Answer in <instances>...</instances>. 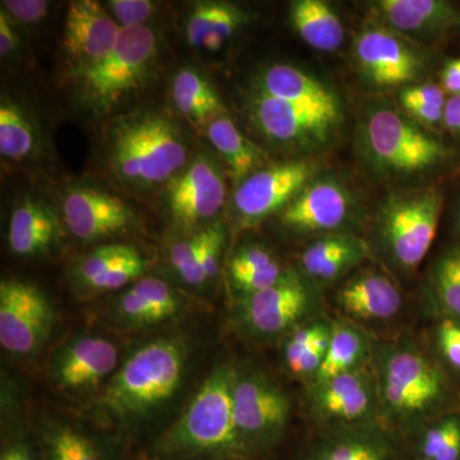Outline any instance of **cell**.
<instances>
[{"label": "cell", "instance_id": "1", "mask_svg": "<svg viewBox=\"0 0 460 460\" xmlns=\"http://www.w3.org/2000/svg\"><path fill=\"white\" fill-rule=\"evenodd\" d=\"M235 380L237 374L229 366L206 378L157 447L166 460H242L250 454L235 426Z\"/></svg>", "mask_w": 460, "mask_h": 460}, {"label": "cell", "instance_id": "2", "mask_svg": "<svg viewBox=\"0 0 460 460\" xmlns=\"http://www.w3.org/2000/svg\"><path fill=\"white\" fill-rule=\"evenodd\" d=\"M186 358V348L178 339H159L144 345L115 371L102 405L122 420L150 413L181 386Z\"/></svg>", "mask_w": 460, "mask_h": 460}, {"label": "cell", "instance_id": "3", "mask_svg": "<svg viewBox=\"0 0 460 460\" xmlns=\"http://www.w3.org/2000/svg\"><path fill=\"white\" fill-rule=\"evenodd\" d=\"M377 375L378 401L387 419L399 425H417L449 401L450 384L444 371L410 345L384 350Z\"/></svg>", "mask_w": 460, "mask_h": 460}, {"label": "cell", "instance_id": "4", "mask_svg": "<svg viewBox=\"0 0 460 460\" xmlns=\"http://www.w3.org/2000/svg\"><path fill=\"white\" fill-rule=\"evenodd\" d=\"M186 160V145L164 115H135L118 123L111 133V165L129 183H163L174 177Z\"/></svg>", "mask_w": 460, "mask_h": 460}, {"label": "cell", "instance_id": "5", "mask_svg": "<svg viewBox=\"0 0 460 460\" xmlns=\"http://www.w3.org/2000/svg\"><path fill=\"white\" fill-rule=\"evenodd\" d=\"M366 156L387 175L420 174L443 165L450 150L420 124L392 109L372 111L363 127Z\"/></svg>", "mask_w": 460, "mask_h": 460}, {"label": "cell", "instance_id": "6", "mask_svg": "<svg viewBox=\"0 0 460 460\" xmlns=\"http://www.w3.org/2000/svg\"><path fill=\"white\" fill-rule=\"evenodd\" d=\"M156 51L153 30L146 26L124 27L107 56L77 69L84 98L98 111H109L144 83Z\"/></svg>", "mask_w": 460, "mask_h": 460}, {"label": "cell", "instance_id": "7", "mask_svg": "<svg viewBox=\"0 0 460 460\" xmlns=\"http://www.w3.org/2000/svg\"><path fill=\"white\" fill-rule=\"evenodd\" d=\"M438 187L393 196L381 213V233L402 268L416 269L428 255L443 213Z\"/></svg>", "mask_w": 460, "mask_h": 460}, {"label": "cell", "instance_id": "8", "mask_svg": "<svg viewBox=\"0 0 460 460\" xmlns=\"http://www.w3.org/2000/svg\"><path fill=\"white\" fill-rule=\"evenodd\" d=\"M54 311L38 287L18 279L0 283V344L17 356L38 353L50 338Z\"/></svg>", "mask_w": 460, "mask_h": 460}, {"label": "cell", "instance_id": "9", "mask_svg": "<svg viewBox=\"0 0 460 460\" xmlns=\"http://www.w3.org/2000/svg\"><path fill=\"white\" fill-rule=\"evenodd\" d=\"M233 402L235 426L248 452L279 440L290 411L289 399L280 387L262 375L237 376Z\"/></svg>", "mask_w": 460, "mask_h": 460}, {"label": "cell", "instance_id": "10", "mask_svg": "<svg viewBox=\"0 0 460 460\" xmlns=\"http://www.w3.org/2000/svg\"><path fill=\"white\" fill-rule=\"evenodd\" d=\"M317 165L289 162L260 169L242 181L233 198L239 223L255 226L284 210L313 181Z\"/></svg>", "mask_w": 460, "mask_h": 460}, {"label": "cell", "instance_id": "11", "mask_svg": "<svg viewBox=\"0 0 460 460\" xmlns=\"http://www.w3.org/2000/svg\"><path fill=\"white\" fill-rule=\"evenodd\" d=\"M356 59L363 75L378 87H395L416 80L422 59L385 27H366L357 36Z\"/></svg>", "mask_w": 460, "mask_h": 460}, {"label": "cell", "instance_id": "12", "mask_svg": "<svg viewBox=\"0 0 460 460\" xmlns=\"http://www.w3.org/2000/svg\"><path fill=\"white\" fill-rule=\"evenodd\" d=\"M118 367V349L100 337H80L63 345L51 361V377L66 393H87L102 385Z\"/></svg>", "mask_w": 460, "mask_h": 460}, {"label": "cell", "instance_id": "13", "mask_svg": "<svg viewBox=\"0 0 460 460\" xmlns=\"http://www.w3.org/2000/svg\"><path fill=\"white\" fill-rule=\"evenodd\" d=\"M69 232L84 242L122 234L136 223V215L122 199L91 187L69 190L63 199Z\"/></svg>", "mask_w": 460, "mask_h": 460}, {"label": "cell", "instance_id": "14", "mask_svg": "<svg viewBox=\"0 0 460 460\" xmlns=\"http://www.w3.org/2000/svg\"><path fill=\"white\" fill-rule=\"evenodd\" d=\"M226 202V181L217 166L198 157L168 187V205L180 226H195L211 219Z\"/></svg>", "mask_w": 460, "mask_h": 460}, {"label": "cell", "instance_id": "15", "mask_svg": "<svg viewBox=\"0 0 460 460\" xmlns=\"http://www.w3.org/2000/svg\"><path fill=\"white\" fill-rule=\"evenodd\" d=\"M310 304L307 288L296 275L286 272L274 286L244 296L242 316L248 328L270 337L293 328Z\"/></svg>", "mask_w": 460, "mask_h": 460}, {"label": "cell", "instance_id": "16", "mask_svg": "<svg viewBox=\"0 0 460 460\" xmlns=\"http://www.w3.org/2000/svg\"><path fill=\"white\" fill-rule=\"evenodd\" d=\"M255 117L260 128L272 140L313 147L325 144L341 123L265 93L256 100Z\"/></svg>", "mask_w": 460, "mask_h": 460}, {"label": "cell", "instance_id": "17", "mask_svg": "<svg viewBox=\"0 0 460 460\" xmlns=\"http://www.w3.org/2000/svg\"><path fill=\"white\" fill-rule=\"evenodd\" d=\"M350 196L335 181H311L281 214V222L296 233H325L347 223Z\"/></svg>", "mask_w": 460, "mask_h": 460}, {"label": "cell", "instance_id": "18", "mask_svg": "<svg viewBox=\"0 0 460 460\" xmlns=\"http://www.w3.org/2000/svg\"><path fill=\"white\" fill-rule=\"evenodd\" d=\"M122 27L98 2H72L66 12L65 47L77 69L93 65L113 49Z\"/></svg>", "mask_w": 460, "mask_h": 460}, {"label": "cell", "instance_id": "19", "mask_svg": "<svg viewBox=\"0 0 460 460\" xmlns=\"http://www.w3.org/2000/svg\"><path fill=\"white\" fill-rule=\"evenodd\" d=\"M375 389L371 374L365 367L317 383L313 393V407L325 422H365L375 408Z\"/></svg>", "mask_w": 460, "mask_h": 460}, {"label": "cell", "instance_id": "20", "mask_svg": "<svg viewBox=\"0 0 460 460\" xmlns=\"http://www.w3.org/2000/svg\"><path fill=\"white\" fill-rule=\"evenodd\" d=\"M262 93L290 104L341 120L337 95L313 75L296 66L274 65L262 75Z\"/></svg>", "mask_w": 460, "mask_h": 460}, {"label": "cell", "instance_id": "21", "mask_svg": "<svg viewBox=\"0 0 460 460\" xmlns=\"http://www.w3.org/2000/svg\"><path fill=\"white\" fill-rule=\"evenodd\" d=\"M377 8L398 31L431 38L460 33V9L444 0H381Z\"/></svg>", "mask_w": 460, "mask_h": 460}, {"label": "cell", "instance_id": "22", "mask_svg": "<svg viewBox=\"0 0 460 460\" xmlns=\"http://www.w3.org/2000/svg\"><path fill=\"white\" fill-rule=\"evenodd\" d=\"M338 304L352 319L385 321L401 310L402 296L385 275L365 271L353 277L339 290Z\"/></svg>", "mask_w": 460, "mask_h": 460}, {"label": "cell", "instance_id": "23", "mask_svg": "<svg viewBox=\"0 0 460 460\" xmlns=\"http://www.w3.org/2000/svg\"><path fill=\"white\" fill-rule=\"evenodd\" d=\"M62 224L53 208L44 202L25 199L12 213L8 243L18 256L47 252L62 235Z\"/></svg>", "mask_w": 460, "mask_h": 460}, {"label": "cell", "instance_id": "24", "mask_svg": "<svg viewBox=\"0 0 460 460\" xmlns=\"http://www.w3.org/2000/svg\"><path fill=\"white\" fill-rule=\"evenodd\" d=\"M120 317L136 326H151L164 323L178 314L181 301L165 281L157 278H141L122 296Z\"/></svg>", "mask_w": 460, "mask_h": 460}, {"label": "cell", "instance_id": "25", "mask_svg": "<svg viewBox=\"0 0 460 460\" xmlns=\"http://www.w3.org/2000/svg\"><path fill=\"white\" fill-rule=\"evenodd\" d=\"M243 9L229 3L208 2L196 5L187 22V39L193 48L217 51L246 23Z\"/></svg>", "mask_w": 460, "mask_h": 460}, {"label": "cell", "instance_id": "26", "mask_svg": "<svg viewBox=\"0 0 460 460\" xmlns=\"http://www.w3.org/2000/svg\"><path fill=\"white\" fill-rule=\"evenodd\" d=\"M290 20L302 40L314 49L335 51L343 44V23L325 2L298 0L293 3Z\"/></svg>", "mask_w": 460, "mask_h": 460}, {"label": "cell", "instance_id": "27", "mask_svg": "<svg viewBox=\"0 0 460 460\" xmlns=\"http://www.w3.org/2000/svg\"><path fill=\"white\" fill-rule=\"evenodd\" d=\"M208 136L235 181H244L260 171V165L263 163L261 148L239 132L228 118L220 115L211 120L208 126Z\"/></svg>", "mask_w": 460, "mask_h": 460}, {"label": "cell", "instance_id": "28", "mask_svg": "<svg viewBox=\"0 0 460 460\" xmlns=\"http://www.w3.org/2000/svg\"><path fill=\"white\" fill-rule=\"evenodd\" d=\"M368 349L370 344L361 329L344 321L332 323L328 352L314 377V384L362 368Z\"/></svg>", "mask_w": 460, "mask_h": 460}, {"label": "cell", "instance_id": "29", "mask_svg": "<svg viewBox=\"0 0 460 460\" xmlns=\"http://www.w3.org/2000/svg\"><path fill=\"white\" fill-rule=\"evenodd\" d=\"M172 100L178 111L193 122L210 123L224 111L217 91L192 69H181L175 75Z\"/></svg>", "mask_w": 460, "mask_h": 460}, {"label": "cell", "instance_id": "30", "mask_svg": "<svg viewBox=\"0 0 460 460\" xmlns=\"http://www.w3.org/2000/svg\"><path fill=\"white\" fill-rule=\"evenodd\" d=\"M284 274L271 253L260 246L242 247L229 263L230 280L244 296L268 289Z\"/></svg>", "mask_w": 460, "mask_h": 460}, {"label": "cell", "instance_id": "31", "mask_svg": "<svg viewBox=\"0 0 460 460\" xmlns=\"http://www.w3.org/2000/svg\"><path fill=\"white\" fill-rule=\"evenodd\" d=\"M305 460H393V452L385 438L356 429L321 441Z\"/></svg>", "mask_w": 460, "mask_h": 460}, {"label": "cell", "instance_id": "32", "mask_svg": "<svg viewBox=\"0 0 460 460\" xmlns=\"http://www.w3.org/2000/svg\"><path fill=\"white\" fill-rule=\"evenodd\" d=\"M40 447L44 460H105L102 450L89 436L66 423L45 426Z\"/></svg>", "mask_w": 460, "mask_h": 460}, {"label": "cell", "instance_id": "33", "mask_svg": "<svg viewBox=\"0 0 460 460\" xmlns=\"http://www.w3.org/2000/svg\"><path fill=\"white\" fill-rule=\"evenodd\" d=\"M35 147V133L23 111L11 102L0 105V154L11 160L25 159Z\"/></svg>", "mask_w": 460, "mask_h": 460}, {"label": "cell", "instance_id": "34", "mask_svg": "<svg viewBox=\"0 0 460 460\" xmlns=\"http://www.w3.org/2000/svg\"><path fill=\"white\" fill-rule=\"evenodd\" d=\"M199 248L195 261L187 274L181 278L189 286H202L206 281L213 279L219 271L220 256L224 242H226V230L220 224H214L199 232Z\"/></svg>", "mask_w": 460, "mask_h": 460}, {"label": "cell", "instance_id": "35", "mask_svg": "<svg viewBox=\"0 0 460 460\" xmlns=\"http://www.w3.org/2000/svg\"><path fill=\"white\" fill-rule=\"evenodd\" d=\"M438 301L453 319L460 321V244L445 251L435 268Z\"/></svg>", "mask_w": 460, "mask_h": 460}, {"label": "cell", "instance_id": "36", "mask_svg": "<svg viewBox=\"0 0 460 460\" xmlns=\"http://www.w3.org/2000/svg\"><path fill=\"white\" fill-rule=\"evenodd\" d=\"M420 450L422 460H460V417L438 420L423 435Z\"/></svg>", "mask_w": 460, "mask_h": 460}, {"label": "cell", "instance_id": "37", "mask_svg": "<svg viewBox=\"0 0 460 460\" xmlns=\"http://www.w3.org/2000/svg\"><path fill=\"white\" fill-rule=\"evenodd\" d=\"M137 250L126 244H105L89 253L77 266V278L89 287L102 275L113 270L118 265L137 255Z\"/></svg>", "mask_w": 460, "mask_h": 460}, {"label": "cell", "instance_id": "38", "mask_svg": "<svg viewBox=\"0 0 460 460\" xmlns=\"http://www.w3.org/2000/svg\"><path fill=\"white\" fill-rule=\"evenodd\" d=\"M362 239L348 234L323 235L305 248L301 256V265L305 274L313 278L320 266L332 257L343 255L345 252L363 246Z\"/></svg>", "mask_w": 460, "mask_h": 460}, {"label": "cell", "instance_id": "39", "mask_svg": "<svg viewBox=\"0 0 460 460\" xmlns=\"http://www.w3.org/2000/svg\"><path fill=\"white\" fill-rule=\"evenodd\" d=\"M332 325H328L326 323H313L308 325L299 326L295 332H292L288 338L286 347H284V361L288 370L299 358L302 354L307 352L311 347L321 338L326 337L332 332Z\"/></svg>", "mask_w": 460, "mask_h": 460}, {"label": "cell", "instance_id": "40", "mask_svg": "<svg viewBox=\"0 0 460 460\" xmlns=\"http://www.w3.org/2000/svg\"><path fill=\"white\" fill-rule=\"evenodd\" d=\"M109 7L111 16L122 29L145 26L154 13V4L147 0H113L109 3Z\"/></svg>", "mask_w": 460, "mask_h": 460}, {"label": "cell", "instance_id": "41", "mask_svg": "<svg viewBox=\"0 0 460 460\" xmlns=\"http://www.w3.org/2000/svg\"><path fill=\"white\" fill-rule=\"evenodd\" d=\"M438 350L447 365L460 371V321L445 317L436 330Z\"/></svg>", "mask_w": 460, "mask_h": 460}, {"label": "cell", "instance_id": "42", "mask_svg": "<svg viewBox=\"0 0 460 460\" xmlns=\"http://www.w3.org/2000/svg\"><path fill=\"white\" fill-rule=\"evenodd\" d=\"M2 4L8 16L22 23L39 22L49 11V3L45 0H7Z\"/></svg>", "mask_w": 460, "mask_h": 460}, {"label": "cell", "instance_id": "43", "mask_svg": "<svg viewBox=\"0 0 460 460\" xmlns=\"http://www.w3.org/2000/svg\"><path fill=\"white\" fill-rule=\"evenodd\" d=\"M199 242H201V238H199V233H198L190 238L177 242L171 248V263L181 278L187 274L193 261H195L199 252Z\"/></svg>", "mask_w": 460, "mask_h": 460}, {"label": "cell", "instance_id": "44", "mask_svg": "<svg viewBox=\"0 0 460 460\" xmlns=\"http://www.w3.org/2000/svg\"><path fill=\"white\" fill-rule=\"evenodd\" d=\"M0 460H44L40 445L36 447L25 436H13L2 447Z\"/></svg>", "mask_w": 460, "mask_h": 460}, {"label": "cell", "instance_id": "45", "mask_svg": "<svg viewBox=\"0 0 460 460\" xmlns=\"http://www.w3.org/2000/svg\"><path fill=\"white\" fill-rule=\"evenodd\" d=\"M441 87L449 96L460 95V58L445 63L441 71Z\"/></svg>", "mask_w": 460, "mask_h": 460}, {"label": "cell", "instance_id": "46", "mask_svg": "<svg viewBox=\"0 0 460 460\" xmlns=\"http://www.w3.org/2000/svg\"><path fill=\"white\" fill-rule=\"evenodd\" d=\"M18 47V35L4 11L0 12V54L7 57Z\"/></svg>", "mask_w": 460, "mask_h": 460}, {"label": "cell", "instance_id": "47", "mask_svg": "<svg viewBox=\"0 0 460 460\" xmlns=\"http://www.w3.org/2000/svg\"><path fill=\"white\" fill-rule=\"evenodd\" d=\"M444 127L454 137L460 138V95L447 98L444 111Z\"/></svg>", "mask_w": 460, "mask_h": 460}, {"label": "cell", "instance_id": "48", "mask_svg": "<svg viewBox=\"0 0 460 460\" xmlns=\"http://www.w3.org/2000/svg\"><path fill=\"white\" fill-rule=\"evenodd\" d=\"M454 175H459L460 177V164L456 166V172H454Z\"/></svg>", "mask_w": 460, "mask_h": 460}, {"label": "cell", "instance_id": "49", "mask_svg": "<svg viewBox=\"0 0 460 460\" xmlns=\"http://www.w3.org/2000/svg\"><path fill=\"white\" fill-rule=\"evenodd\" d=\"M458 229L460 233V205H459V210H458Z\"/></svg>", "mask_w": 460, "mask_h": 460}]
</instances>
